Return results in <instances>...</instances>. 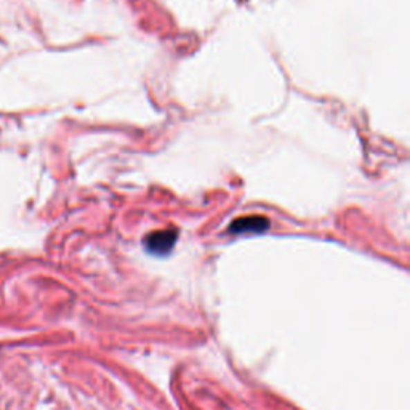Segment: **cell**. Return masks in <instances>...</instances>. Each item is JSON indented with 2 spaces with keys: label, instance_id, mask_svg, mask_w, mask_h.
Listing matches in <instances>:
<instances>
[{
  "label": "cell",
  "instance_id": "1",
  "mask_svg": "<svg viewBox=\"0 0 410 410\" xmlns=\"http://www.w3.org/2000/svg\"><path fill=\"white\" fill-rule=\"evenodd\" d=\"M176 239H178V232L176 230H164V231H156L148 234L145 239V247L146 250L153 255H167L170 253L176 244Z\"/></svg>",
  "mask_w": 410,
  "mask_h": 410
},
{
  "label": "cell",
  "instance_id": "2",
  "mask_svg": "<svg viewBox=\"0 0 410 410\" xmlns=\"http://www.w3.org/2000/svg\"><path fill=\"white\" fill-rule=\"evenodd\" d=\"M268 227H270V221H268L265 216L260 215H250L244 216V218H239L231 223L230 232L232 234H260V232H265Z\"/></svg>",
  "mask_w": 410,
  "mask_h": 410
}]
</instances>
